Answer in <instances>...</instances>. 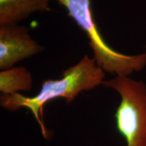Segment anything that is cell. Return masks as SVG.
<instances>
[{"mask_svg":"<svg viewBox=\"0 0 146 146\" xmlns=\"http://www.w3.org/2000/svg\"><path fill=\"white\" fill-rule=\"evenodd\" d=\"M51 0H0V25L18 24L35 12L49 10Z\"/></svg>","mask_w":146,"mask_h":146,"instance_id":"cell-5","label":"cell"},{"mask_svg":"<svg viewBox=\"0 0 146 146\" xmlns=\"http://www.w3.org/2000/svg\"><path fill=\"white\" fill-rule=\"evenodd\" d=\"M66 9L68 15L76 22L89 39L97 65L104 72L116 76H129L146 66V52L126 55L107 44L100 34L93 16L91 0H56Z\"/></svg>","mask_w":146,"mask_h":146,"instance_id":"cell-2","label":"cell"},{"mask_svg":"<svg viewBox=\"0 0 146 146\" xmlns=\"http://www.w3.org/2000/svg\"><path fill=\"white\" fill-rule=\"evenodd\" d=\"M120 97L115 112L116 129L127 146H146V85L129 76H116L102 84Z\"/></svg>","mask_w":146,"mask_h":146,"instance_id":"cell-3","label":"cell"},{"mask_svg":"<svg viewBox=\"0 0 146 146\" xmlns=\"http://www.w3.org/2000/svg\"><path fill=\"white\" fill-rule=\"evenodd\" d=\"M29 29L18 24L0 25V69L6 70L22 60L43 52L39 45L29 33Z\"/></svg>","mask_w":146,"mask_h":146,"instance_id":"cell-4","label":"cell"},{"mask_svg":"<svg viewBox=\"0 0 146 146\" xmlns=\"http://www.w3.org/2000/svg\"><path fill=\"white\" fill-rule=\"evenodd\" d=\"M105 77V72L97 65L94 58L85 55L77 64L64 70L61 78L45 80L35 96L26 97L21 94L1 95L0 106L11 112L21 108L29 110L45 134V129L39 112L45 104L58 98H64L66 104H70L82 91L91 90L102 85Z\"/></svg>","mask_w":146,"mask_h":146,"instance_id":"cell-1","label":"cell"},{"mask_svg":"<svg viewBox=\"0 0 146 146\" xmlns=\"http://www.w3.org/2000/svg\"><path fill=\"white\" fill-rule=\"evenodd\" d=\"M31 73L25 66L12 67L0 72V91L2 95L28 92L33 88Z\"/></svg>","mask_w":146,"mask_h":146,"instance_id":"cell-6","label":"cell"}]
</instances>
